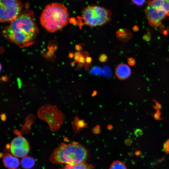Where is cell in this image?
Listing matches in <instances>:
<instances>
[{"instance_id": "17", "label": "cell", "mask_w": 169, "mask_h": 169, "mask_svg": "<svg viewBox=\"0 0 169 169\" xmlns=\"http://www.w3.org/2000/svg\"><path fill=\"white\" fill-rule=\"evenodd\" d=\"M163 148L165 152L169 153V139L164 143Z\"/></svg>"}, {"instance_id": "8", "label": "cell", "mask_w": 169, "mask_h": 169, "mask_svg": "<svg viewBox=\"0 0 169 169\" xmlns=\"http://www.w3.org/2000/svg\"><path fill=\"white\" fill-rule=\"evenodd\" d=\"M9 148L12 154L18 157H23L28 153L29 146L27 140L21 136H17L11 142Z\"/></svg>"}, {"instance_id": "12", "label": "cell", "mask_w": 169, "mask_h": 169, "mask_svg": "<svg viewBox=\"0 0 169 169\" xmlns=\"http://www.w3.org/2000/svg\"><path fill=\"white\" fill-rule=\"evenodd\" d=\"M94 166L92 164L84 162L73 165H66L60 169H94Z\"/></svg>"}, {"instance_id": "15", "label": "cell", "mask_w": 169, "mask_h": 169, "mask_svg": "<svg viewBox=\"0 0 169 169\" xmlns=\"http://www.w3.org/2000/svg\"><path fill=\"white\" fill-rule=\"evenodd\" d=\"M109 169H127V168L123 162L119 161H115L112 163Z\"/></svg>"}, {"instance_id": "16", "label": "cell", "mask_w": 169, "mask_h": 169, "mask_svg": "<svg viewBox=\"0 0 169 169\" xmlns=\"http://www.w3.org/2000/svg\"><path fill=\"white\" fill-rule=\"evenodd\" d=\"M156 111L154 114L153 117L154 119L156 120H162V118L161 117V113L160 110L158 109H156Z\"/></svg>"}, {"instance_id": "23", "label": "cell", "mask_w": 169, "mask_h": 169, "mask_svg": "<svg viewBox=\"0 0 169 169\" xmlns=\"http://www.w3.org/2000/svg\"><path fill=\"white\" fill-rule=\"evenodd\" d=\"M143 38L144 40L146 41H148L151 39L150 34L149 33H146L143 36Z\"/></svg>"}, {"instance_id": "14", "label": "cell", "mask_w": 169, "mask_h": 169, "mask_svg": "<svg viewBox=\"0 0 169 169\" xmlns=\"http://www.w3.org/2000/svg\"><path fill=\"white\" fill-rule=\"evenodd\" d=\"M117 36L119 39L123 41H127L131 37V33L126 29H120L117 32Z\"/></svg>"}, {"instance_id": "26", "label": "cell", "mask_w": 169, "mask_h": 169, "mask_svg": "<svg viewBox=\"0 0 169 169\" xmlns=\"http://www.w3.org/2000/svg\"><path fill=\"white\" fill-rule=\"evenodd\" d=\"M82 48V46L80 45H77L75 46L76 49L77 50H79L81 49Z\"/></svg>"}, {"instance_id": "9", "label": "cell", "mask_w": 169, "mask_h": 169, "mask_svg": "<svg viewBox=\"0 0 169 169\" xmlns=\"http://www.w3.org/2000/svg\"><path fill=\"white\" fill-rule=\"evenodd\" d=\"M115 72L116 76L119 79L124 80L128 78L130 76L131 69L127 65L120 64L116 67Z\"/></svg>"}, {"instance_id": "27", "label": "cell", "mask_w": 169, "mask_h": 169, "mask_svg": "<svg viewBox=\"0 0 169 169\" xmlns=\"http://www.w3.org/2000/svg\"><path fill=\"white\" fill-rule=\"evenodd\" d=\"M167 33V32L166 31V32H165V31H164V34H165V35H166Z\"/></svg>"}, {"instance_id": "2", "label": "cell", "mask_w": 169, "mask_h": 169, "mask_svg": "<svg viewBox=\"0 0 169 169\" xmlns=\"http://www.w3.org/2000/svg\"><path fill=\"white\" fill-rule=\"evenodd\" d=\"M88 156V150L78 142L62 143L53 151L50 160L54 164L73 165L85 162Z\"/></svg>"}, {"instance_id": "25", "label": "cell", "mask_w": 169, "mask_h": 169, "mask_svg": "<svg viewBox=\"0 0 169 169\" xmlns=\"http://www.w3.org/2000/svg\"><path fill=\"white\" fill-rule=\"evenodd\" d=\"M91 61L92 59L90 57H88L86 58V61L88 63H91Z\"/></svg>"}, {"instance_id": "7", "label": "cell", "mask_w": 169, "mask_h": 169, "mask_svg": "<svg viewBox=\"0 0 169 169\" xmlns=\"http://www.w3.org/2000/svg\"><path fill=\"white\" fill-rule=\"evenodd\" d=\"M145 12L149 24L155 28L160 25L162 20L169 16V13L161 7L148 5L145 8Z\"/></svg>"}, {"instance_id": "21", "label": "cell", "mask_w": 169, "mask_h": 169, "mask_svg": "<svg viewBox=\"0 0 169 169\" xmlns=\"http://www.w3.org/2000/svg\"><path fill=\"white\" fill-rule=\"evenodd\" d=\"M156 105L155 106H153V107L155 109H158L160 110L162 108L161 105L156 100L153 99Z\"/></svg>"}, {"instance_id": "11", "label": "cell", "mask_w": 169, "mask_h": 169, "mask_svg": "<svg viewBox=\"0 0 169 169\" xmlns=\"http://www.w3.org/2000/svg\"><path fill=\"white\" fill-rule=\"evenodd\" d=\"M147 5L160 7L169 13V0H149Z\"/></svg>"}, {"instance_id": "1", "label": "cell", "mask_w": 169, "mask_h": 169, "mask_svg": "<svg viewBox=\"0 0 169 169\" xmlns=\"http://www.w3.org/2000/svg\"><path fill=\"white\" fill-rule=\"evenodd\" d=\"M39 33L33 12L26 10L21 12L3 30L5 38L20 48L29 46L34 44Z\"/></svg>"}, {"instance_id": "5", "label": "cell", "mask_w": 169, "mask_h": 169, "mask_svg": "<svg viewBox=\"0 0 169 169\" xmlns=\"http://www.w3.org/2000/svg\"><path fill=\"white\" fill-rule=\"evenodd\" d=\"M38 117L47 122L51 131H58L65 119L64 114L54 105L47 104L38 110Z\"/></svg>"}, {"instance_id": "22", "label": "cell", "mask_w": 169, "mask_h": 169, "mask_svg": "<svg viewBox=\"0 0 169 169\" xmlns=\"http://www.w3.org/2000/svg\"><path fill=\"white\" fill-rule=\"evenodd\" d=\"M135 134L136 136H139L142 135V131L140 129H137L135 131Z\"/></svg>"}, {"instance_id": "13", "label": "cell", "mask_w": 169, "mask_h": 169, "mask_svg": "<svg viewBox=\"0 0 169 169\" xmlns=\"http://www.w3.org/2000/svg\"><path fill=\"white\" fill-rule=\"evenodd\" d=\"M34 159L32 157L25 156L23 157L21 164L22 167L25 169H29L32 168L35 165Z\"/></svg>"}, {"instance_id": "3", "label": "cell", "mask_w": 169, "mask_h": 169, "mask_svg": "<svg viewBox=\"0 0 169 169\" xmlns=\"http://www.w3.org/2000/svg\"><path fill=\"white\" fill-rule=\"evenodd\" d=\"M40 19L44 28L49 32L54 33L60 30L68 24L69 14L64 5L53 3L45 7Z\"/></svg>"}, {"instance_id": "20", "label": "cell", "mask_w": 169, "mask_h": 169, "mask_svg": "<svg viewBox=\"0 0 169 169\" xmlns=\"http://www.w3.org/2000/svg\"><path fill=\"white\" fill-rule=\"evenodd\" d=\"M127 63L130 66H133L136 64V61L134 59L129 57L127 58Z\"/></svg>"}, {"instance_id": "18", "label": "cell", "mask_w": 169, "mask_h": 169, "mask_svg": "<svg viewBox=\"0 0 169 169\" xmlns=\"http://www.w3.org/2000/svg\"><path fill=\"white\" fill-rule=\"evenodd\" d=\"M133 3L134 4L141 6L143 5L145 2L146 0H131Z\"/></svg>"}, {"instance_id": "28", "label": "cell", "mask_w": 169, "mask_h": 169, "mask_svg": "<svg viewBox=\"0 0 169 169\" xmlns=\"http://www.w3.org/2000/svg\"></svg>"}, {"instance_id": "24", "label": "cell", "mask_w": 169, "mask_h": 169, "mask_svg": "<svg viewBox=\"0 0 169 169\" xmlns=\"http://www.w3.org/2000/svg\"><path fill=\"white\" fill-rule=\"evenodd\" d=\"M133 30L134 31H137L139 30V28L137 26L135 25L132 28Z\"/></svg>"}, {"instance_id": "19", "label": "cell", "mask_w": 169, "mask_h": 169, "mask_svg": "<svg viewBox=\"0 0 169 169\" xmlns=\"http://www.w3.org/2000/svg\"><path fill=\"white\" fill-rule=\"evenodd\" d=\"M107 59V56L105 54H103L100 55L99 58V61L101 62H104L106 61Z\"/></svg>"}, {"instance_id": "4", "label": "cell", "mask_w": 169, "mask_h": 169, "mask_svg": "<svg viewBox=\"0 0 169 169\" xmlns=\"http://www.w3.org/2000/svg\"><path fill=\"white\" fill-rule=\"evenodd\" d=\"M111 12L104 7L92 5L83 9L82 17H79L83 23L94 27L102 26L108 23L111 19Z\"/></svg>"}, {"instance_id": "10", "label": "cell", "mask_w": 169, "mask_h": 169, "mask_svg": "<svg viewBox=\"0 0 169 169\" xmlns=\"http://www.w3.org/2000/svg\"><path fill=\"white\" fill-rule=\"evenodd\" d=\"M3 162L5 166L9 169H15L19 165L20 163L17 157L7 154L2 157Z\"/></svg>"}, {"instance_id": "6", "label": "cell", "mask_w": 169, "mask_h": 169, "mask_svg": "<svg viewBox=\"0 0 169 169\" xmlns=\"http://www.w3.org/2000/svg\"><path fill=\"white\" fill-rule=\"evenodd\" d=\"M23 4L21 0H0V21L11 22L21 13Z\"/></svg>"}]
</instances>
